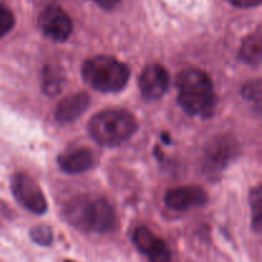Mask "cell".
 Masks as SVG:
<instances>
[{
  "instance_id": "6da1fadb",
  "label": "cell",
  "mask_w": 262,
  "mask_h": 262,
  "mask_svg": "<svg viewBox=\"0 0 262 262\" xmlns=\"http://www.w3.org/2000/svg\"><path fill=\"white\" fill-rule=\"evenodd\" d=\"M64 216L67 222L82 232L106 233L117 224L112 205L102 197L83 194L68 202Z\"/></svg>"
},
{
  "instance_id": "7a4b0ae2",
  "label": "cell",
  "mask_w": 262,
  "mask_h": 262,
  "mask_svg": "<svg viewBox=\"0 0 262 262\" xmlns=\"http://www.w3.org/2000/svg\"><path fill=\"white\" fill-rule=\"evenodd\" d=\"M178 104L193 117H211L215 105L214 87L210 77L200 69H186L177 78Z\"/></svg>"
},
{
  "instance_id": "3957f363",
  "label": "cell",
  "mask_w": 262,
  "mask_h": 262,
  "mask_svg": "<svg viewBox=\"0 0 262 262\" xmlns=\"http://www.w3.org/2000/svg\"><path fill=\"white\" fill-rule=\"evenodd\" d=\"M137 130V122L130 113L122 109L104 110L89 123V132L97 143L115 147L129 140Z\"/></svg>"
},
{
  "instance_id": "277c9868",
  "label": "cell",
  "mask_w": 262,
  "mask_h": 262,
  "mask_svg": "<svg viewBox=\"0 0 262 262\" xmlns=\"http://www.w3.org/2000/svg\"><path fill=\"white\" fill-rule=\"evenodd\" d=\"M84 82L101 92H118L129 79V69L124 63L107 55L87 59L82 67Z\"/></svg>"
},
{
  "instance_id": "5b68a950",
  "label": "cell",
  "mask_w": 262,
  "mask_h": 262,
  "mask_svg": "<svg viewBox=\"0 0 262 262\" xmlns=\"http://www.w3.org/2000/svg\"><path fill=\"white\" fill-rule=\"evenodd\" d=\"M12 192L18 204L33 214L42 215L48 210V202L40 186L28 174H14L12 179Z\"/></svg>"
},
{
  "instance_id": "8992f818",
  "label": "cell",
  "mask_w": 262,
  "mask_h": 262,
  "mask_svg": "<svg viewBox=\"0 0 262 262\" xmlns=\"http://www.w3.org/2000/svg\"><path fill=\"white\" fill-rule=\"evenodd\" d=\"M38 26L48 37L54 41H66L71 36L72 20L69 15L60 7L51 5L48 7L38 17Z\"/></svg>"
},
{
  "instance_id": "52a82bcc",
  "label": "cell",
  "mask_w": 262,
  "mask_h": 262,
  "mask_svg": "<svg viewBox=\"0 0 262 262\" xmlns=\"http://www.w3.org/2000/svg\"><path fill=\"white\" fill-rule=\"evenodd\" d=\"M138 86L143 99H160L169 86L168 72L160 64H150L138 77Z\"/></svg>"
},
{
  "instance_id": "ba28073f",
  "label": "cell",
  "mask_w": 262,
  "mask_h": 262,
  "mask_svg": "<svg viewBox=\"0 0 262 262\" xmlns=\"http://www.w3.org/2000/svg\"><path fill=\"white\" fill-rule=\"evenodd\" d=\"M136 247L147 256L150 262H171V253L163 239L156 237L148 228L140 227L133 234Z\"/></svg>"
},
{
  "instance_id": "9c48e42d",
  "label": "cell",
  "mask_w": 262,
  "mask_h": 262,
  "mask_svg": "<svg viewBox=\"0 0 262 262\" xmlns=\"http://www.w3.org/2000/svg\"><path fill=\"white\" fill-rule=\"evenodd\" d=\"M207 202V194L197 186H183L171 188L165 194V204L177 211L204 206Z\"/></svg>"
},
{
  "instance_id": "30bf717a",
  "label": "cell",
  "mask_w": 262,
  "mask_h": 262,
  "mask_svg": "<svg viewBox=\"0 0 262 262\" xmlns=\"http://www.w3.org/2000/svg\"><path fill=\"white\" fill-rule=\"evenodd\" d=\"M235 152L234 142L230 138H219L210 143L205 156V170L209 174L223 171Z\"/></svg>"
},
{
  "instance_id": "8fae6325",
  "label": "cell",
  "mask_w": 262,
  "mask_h": 262,
  "mask_svg": "<svg viewBox=\"0 0 262 262\" xmlns=\"http://www.w3.org/2000/svg\"><path fill=\"white\" fill-rule=\"evenodd\" d=\"M58 164L61 170L69 174L84 173L95 164V156L86 147H77L59 155Z\"/></svg>"
},
{
  "instance_id": "7c38bea8",
  "label": "cell",
  "mask_w": 262,
  "mask_h": 262,
  "mask_svg": "<svg viewBox=\"0 0 262 262\" xmlns=\"http://www.w3.org/2000/svg\"><path fill=\"white\" fill-rule=\"evenodd\" d=\"M89 106L90 96L87 94L79 92V94L71 95L58 105L55 112V119L61 124H68L82 117Z\"/></svg>"
},
{
  "instance_id": "4fadbf2b",
  "label": "cell",
  "mask_w": 262,
  "mask_h": 262,
  "mask_svg": "<svg viewBox=\"0 0 262 262\" xmlns=\"http://www.w3.org/2000/svg\"><path fill=\"white\" fill-rule=\"evenodd\" d=\"M261 33L257 31L243 41L239 58L248 64H258L261 61Z\"/></svg>"
},
{
  "instance_id": "5bb4252c",
  "label": "cell",
  "mask_w": 262,
  "mask_h": 262,
  "mask_svg": "<svg viewBox=\"0 0 262 262\" xmlns=\"http://www.w3.org/2000/svg\"><path fill=\"white\" fill-rule=\"evenodd\" d=\"M251 209H252L253 229L260 233L262 224V194L260 186H257L251 192Z\"/></svg>"
},
{
  "instance_id": "9a60e30c",
  "label": "cell",
  "mask_w": 262,
  "mask_h": 262,
  "mask_svg": "<svg viewBox=\"0 0 262 262\" xmlns=\"http://www.w3.org/2000/svg\"><path fill=\"white\" fill-rule=\"evenodd\" d=\"M60 84L61 78L59 77L58 71H53L51 68H46L45 74H43V92H45L46 95H50V96L59 94V91H60Z\"/></svg>"
},
{
  "instance_id": "2e32d148",
  "label": "cell",
  "mask_w": 262,
  "mask_h": 262,
  "mask_svg": "<svg viewBox=\"0 0 262 262\" xmlns=\"http://www.w3.org/2000/svg\"><path fill=\"white\" fill-rule=\"evenodd\" d=\"M31 238L40 246H50L53 242V230L46 225H37L31 229Z\"/></svg>"
},
{
  "instance_id": "e0dca14e",
  "label": "cell",
  "mask_w": 262,
  "mask_h": 262,
  "mask_svg": "<svg viewBox=\"0 0 262 262\" xmlns=\"http://www.w3.org/2000/svg\"><path fill=\"white\" fill-rule=\"evenodd\" d=\"M242 94L248 101H252L260 107L261 104V82L255 81V82H250V83L246 84L242 90Z\"/></svg>"
},
{
  "instance_id": "ac0fdd59",
  "label": "cell",
  "mask_w": 262,
  "mask_h": 262,
  "mask_svg": "<svg viewBox=\"0 0 262 262\" xmlns=\"http://www.w3.org/2000/svg\"><path fill=\"white\" fill-rule=\"evenodd\" d=\"M14 22L15 20L13 13L7 7L0 4V38L12 30L13 26H14Z\"/></svg>"
},
{
  "instance_id": "d6986e66",
  "label": "cell",
  "mask_w": 262,
  "mask_h": 262,
  "mask_svg": "<svg viewBox=\"0 0 262 262\" xmlns=\"http://www.w3.org/2000/svg\"><path fill=\"white\" fill-rule=\"evenodd\" d=\"M229 2L241 8H251L260 4L261 0H229Z\"/></svg>"
},
{
  "instance_id": "ffe728a7",
  "label": "cell",
  "mask_w": 262,
  "mask_h": 262,
  "mask_svg": "<svg viewBox=\"0 0 262 262\" xmlns=\"http://www.w3.org/2000/svg\"><path fill=\"white\" fill-rule=\"evenodd\" d=\"M92 2H95L96 4H99V5H101L102 8L110 9V8L115 7V5H117L120 0H92Z\"/></svg>"
},
{
  "instance_id": "44dd1931",
  "label": "cell",
  "mask_w": 262,
  "mask_h": 262,
  "mask_svg": "<svg viewBox=\"0 0 262 262\" xmlns=\"http://www.w3.org/2000/svg\"><path fill=\"white\" fill-rule=\"evenodd\" d=\"M163 138H164V142H165V143H170V140H169L168 136L163 135Z\"/></svg>"
},
{
  "instance_id": "7402d4cb",
  "label": "cell",
  "mask_w": 262,
  "mask_h": 262,
  "mask_svg": "<svg viewBox=\"0 0 262 262\" xmlns=\"http://www.w3.org/2000/svg\"><path fill=\"white\" fill-rule=\"evenodd\" d=\"M64 262H73V261H64Z\"/></svg>"
}]
</instances>
